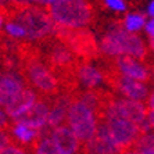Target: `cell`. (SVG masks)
<instances>
[{
  "label": "cell",
  "mask_w": 154,
  "mask_h": 154,
  "mask_svg": "<svg viewBox=\"0 0 154 154\" xmlns=\"http://www.w3.org/2000/svg\"><path fill=\"white\" fill-rule=\"evenodd\" d=\"M18 56L21 61L22 75L29 88H32L40 97L45 99H51L61 93L60 81L47 67L35 42L21 40Z\"/></svg>",
  "instance_id": "cell-1"
},
{
  "label": "cell",
  "mask_w": 154,
  "mask_h": 154,
  "mask_svg": "<svg viewBox=\"0 0 154 154\" xmlns=\"http://www.w3.org/2000/svg\"><path fill=\"white\" fill-rule=\"evenodd\" d=\"M100 49L106 57L131 56L136 60H147V47L137 33L128 32L122 21H112L100 39Z\"/></svg>",
  "instance_id": "cell-2"
},
{
  "label": "cell",
  "mask_w": 154,
  "mask_h": 154,
  "mask_svg": "<svg viewBox=\"0 0 154 154\" xmlns=\"http://www.w3.org/2000/svg\"><path fill=\"white\" fill-rule=\"evenodd\" d=\"M2 14L8 21L17 22L25 29L26 39L31 42H39L54 35L56 22L50 17L49 11L43 7L25 4V6L7 8L2 11Z\"/></svg>",
  "instance_id": "cell-3"
},
{
  "label": "cell",
  "mask_w": 154,
  "mask_h": 154,
  "mask_svg": "<svg viewBox=\"0 0 154 154\" xmlns=\"http://www.w3.org/2000/svg\"><path fill=\"white\" fill-rule=\"evenodd\" d=\"M54 36L60 39L83 63L99 61L103 57L100 43L92 31L86 28H65L56 24Z\"/></svg>",
  "instance_id": "cell-4"
},
{
  "label": "cell",
  "mask_w": 154,
  "mask_h": 154,
  "mask_svg": "<svg viewBox=\"0 0 154 154\" xmlns=\"http://www.w3.org/2000/svg\"><path fill=\"white\" fill-rule=\"evenodd\" d=\"M46 10L57 25L65 28H85L94 21V8L88 0H56Z\"/></svg>",
  "instance_id": "cell-5"
},
{
  "label": "cell",
  "mask_w": 154,
  "mask_h": 154,
  "mask_svg": "<svg viewBox=\"0 0 154 154\" xmlns=\"http://www.w3.org/2000/svg\"><path fill=\"white\" fill-rule=\"evenodd\" d=\"M69 128L74 131L81 143L89 142L96 135L99 128V119L96 114L86 106L83 101L75 99L72 103L67 118Z\"/></svg>",
  "instance_id": "cell-6"
},
{
  "label": "cell",
  "mask_w": 154,
  "mask_h": 154,
  "mask_svg": "<svg viewBox=\"0 0 154 154\" xmlns=\"http://www.w3.org/2000/svg\"><path fill=\"white\" fill-rule=\"evenodd\" d=\"M110 117L128 119L142 126L149 118V108H147V104H144L143 101L131 100V99L114 94L106 111V118H110Z\"/></svg>",
  "instance_id": "cell-7"
},
{
  "label": "cell",
  "mask_w": 154,
  "mask_h": 154,
  "mask_svg": "<svg viewBox=\"0 0 154 154\" xmlns=\"http://www.w3.org/2000/svg\"><path fill=\"white\" fill-rule=\"evenodd\" d=\"M104 122L107 124L114 140L121 146L124 151L132 150L136 142L140 139V136L143 135L140 126L128 119L110 117V118L104 119Z\"/></svg>",
  "instance_id": "cell-8"
},
{
  "label": "cell",
  "mask_w": 154,
  "mask_h": 154,
  "mask_svg": "<svg viewBox=\"0 0 154 154\" xmlns=\"http://www.w3.org/2000/svg\"><path fill=\"white\" fill-rule=\"evenodd\" d=\"M125 151L121 149L112 137L107 124L104 121L99 122L97 132L89 142L82 143L79 154H122Z\"/></svg>",
  "instance_id": "cell-9"
},
{
  "label": "cell",
  "mask_w": 154,
  "mask_h": 154,
  "mask_svg": "<svg viewBox=\"0 0 154 154\" xmlns=\"http://www.w3.org/2000/svg\"><path fill=\"white\" fill-rule=\"evenodd\" d=\"M28 88L20 71H0V106L6 107L22 89Z\"/></svg>",
  "instance_id": "cell-10"
},
{
  "label": "cell",
  "mask_w": 154,
  "mask_h": 154,
  "mask_svg": "<svg viewBox=\"0 0 154 154\" xmlns=\"http://www.w3.org/2000/svg\"><path fill=\"white\" fill-rule=\"evenodd\" d=\"M49 114H50V99H45L40 97L38 99L33 107L25 112L24 115L18 117L17 119H13L17 124H22L32 129H38L42 131L47 126V121H49Z\"/></svg>",
  "instance_id": "cell-11"
},
{
  "label": "cell",
  "mask_w": 154,
  "mask_h": 154,
  "mask_svg": "<svg viewBox=\"0 0 154 154\" xmlns=\"http://www.w3.org/2000/svg\"><path fill=\"white\" fill-rule=\"evenodd\" d=\"M114 64L118 69V72L122 75L140 81L143 83L150 82L151 72L142 61L131 57V56H119V57L114 58Z\"/></svg>",
  "instance_id": "cell-12"
},
{
  "label": "cell",
  "mask_w": 154,
  "mask_h": 154,
  "mask_svg": "<svg viewBox=\"0 0 154 154\" xmlns=\"http://www.w3.org/2000/svg\"><path fill=\"white\" fill-rule=\"evenodd\" d=\"M75 96L68 93H60L50 99V114L47 121V128L54 129L60 125H64V121L68 118V112Z\"/></svg>",
  "instance_id": "cell-13"
},
{
  "label": "cell",
  "mask_w": 154,
  "mask_h": 154,
  "mask_svg": "<svg viewBox=\"0 0 154 154\" xmlns=\"http://www.w3.org/2000/svg\"><path fill=\"white\" fill-rule=\"evenodd\" d=\"M51 140L60 154H76L81 150V140L76 137L69 125H60L51 131Z\"/></svg>",
  "instance_id": "cell-14"
},
{
  "label": "cell",
  "mask_w": 154,
  "mask_h": 154,
  "mask_svg": "<svg viewBox=\"0 0 154 154\" xmlns=\"http://www.w3.org/2000/svg\"><path fill=\"white\" fill-rule=\"evenodd\" d=\"M39 94L36 93L32 88H25L22 89L17 96L10 101V103L4 107V111L7 112V115L11 119H17L18 117L24 115L28 110L33 107V104L38 101Z\"/></svg>",
  "instance_id": "cell-15"
},
{
  "label": "cell",
  "mask_w": 154,
  "mask_h": 154,
  "mask_svg": "<svg viewBox=\"0 0 154 154\" xmlns=\"http://www.w3.org/2000/svg\"><path fill=\"white\" fill-rule=\"evenodd\" d=\"M78 81L83 90H94L101 88L104 83V76L97 65L82 61L78 68Z\"/></svg>",
  "instance_id": "cell-16"
},
{
  "label": "cell",
  "mask_w": 154,
  "mask_h": 154,
  "mask_svg": "<svg viewBox=\"0 0 154 154\" xmlns=\"http://www.w3.org/2000/svg\"><path fill=\"white\" fill-rule=\"evenodd\" d=\"M146 15L139 11H132L125 15V18L122 20V25L128 32L136 33L140 29H143L146 26Z\"/></svg>",
  "instance_id": "cell-17"
},
{
  "label": "cell",
  "mask_w": 154,
  "mask_h": 154,
  "mask_svg": "<svg viewBox=\"0 0 154 154\" xmlns=\"http://www.w3.org/2000/svg\"><path fill=\"white\" fill-rule=\"evenodd\" d=\"M51 131H53V129L47 128V126L45 129H42L43 136H42V139L39 140V143L35 147V150H33L32 154H60L57 150V147H56V144H54V142L50 137Z\"/></svg>",
  "instance_id": "cell-18"
},
{
  "label": "cell",
  "mask_w": 154,
  "mask_h": 154,
  "mask_svg": "<svg viewBox=\"0 0 154 154\" xmlns=\"http://www.w3.org/2000/svg\"><path fill=\"white\" fill-rule=\"evenodd\" d=\"M135 150L139 154H154V133H144L136 142Z\"/></svg>",
  "instance_id": "cell-19"
},
{
  "label": "cell",
  "mask_w": 154,
  "mask_h": 154,
  "mask_svg": "<svg viewBox=\"0 0 154 154\" xmlns=\"http://www.w3.org/2000/svg\"><path fill=\"white\" fill-rule=\"evenodd\" d=\"M4 32L7 33L8 36H11V38H14V39L28 40L26 39L25 29L22 28L20 24H17V22H14V21H7L6 22V25H4Z\"/></svg>",
  "instance_id": "cell-20"
},
{
  "label": "cell",
  "mask_w": 154,
  "mask_h": 154,
  "mask_svg": "<svg viewBox=\"0 0 154 154\" xmlns=\"http://www.w3.org/2000/svg\"><path fill=\"white\" fill-rule=\"evenodd\" d=\"M104 6L107 8L112 11H117V13H122V11L126 10V0H103Z\"/></svg>",
  "instance_id": "cell-21"
},
{
  "label": "cell",
  "mask_w": 154,
  "mask_h": 154,
  "mask_svg": "<svg viewBox=\"0 0 154 154\" xmlns=\"http://www.w3.org/2000/svg\"><path fill=\"white\" fill-rule=\"evenodd\" d=\"M13 126V119L7 115V112L0 110V131H11Z\"/></svg>",
  "instance_id": "cell-22"
},
{
  "label": "cell",
  "mask_w": 154,
  "mask_h": 154,
  "mask_svg": "<svg viewBox=\"0 0 154 154\" xmlns=\"http://www.w3.org/2000/svg\"><path fill=\"white\" fill-rule=\"evenodd\" d=\"M0 154H28V151L24 147L18 146L17 143H11L7 147H4L3 150L0 151Z\"/></svg>",
  "instance_id": "cell-23"
},
{
  "label": "cell",
  "mask_w": 154,
  "mask_h": 154,
  "mask_svg": "<svg viewBox=\"0 0 154 154\" xmlns=\"http://www.w3.org/2000/svg\"><path fill=\"white\" fill-rule=\"evenodd\" d=\"M11 143H15L13 135L8 131H0V151Z\"/></svg>",
  "instance_id": "cell-24"
},
{
  "label": "cell",
  "mask_w": 154,
  "mask_h": 154,
  "mask_svg": "<svg viewBox=\"0 0 154 154\" xmlns=\"http://www.w3.org/2000/svg\"><path fill=\"white\" fill-rule=\"evenodd\" d=\"M54 2H56V0H28L29 4L39 6V7H43V8H47L49 6H51Z\"/></svg>",
  "instance_id": "cell-25"
},
{
  "label": "cell",
  "mask_w": 154,
  "mask_h": 154,
  "mask_svg": "<svg viewBox=\"0 0 154 154\" xmlns=\"http://www.w3.org/2000/svg\"><path fill=\"white\" fill-rule=\"evenodd\" d=\"M144 31L149 35V38H154V18H150L149 21L146 22V26H144Z\"/></svg>",
  "instance_id": "cell-26"
},
{
  "label": "cell",
  "mask_w": 154,
  "mask_h": 154,
  "mask_svg": "<svg viewBox=\"0 0 154 154\" xmlns=\"http://www.w3.org/2000/svg\"><path fill=\"white\" fill-rule=\"evenodd\" d=\"M146 13L150 18H154V0H150V2H149L147 8H146Z\"/></svg>",
  "instance_id": "cell-27"
},
{
  "label": "cell",
  "mask_w": 154,
  "mask_h": 154,
  "mask_svg": "<svg viewBox=\"0 0 154 154\" xmlns=\"http://www.w3.org/2000/svg\"><path fill=\"white\" fill-rule=\"evenodd\" d=\"M147 108H149V111H154V90L151 92L150 97L147 99Z\"/></svg>",
  "instance_id": "cell-28"
},
{
  "label": "cell",
  "mask_w": 154,
  "mask_h": 154,
  "mask_svg": "<svg viewBox=\"0 0 154 154\" xmlns=\"http://www.w3.org/2000/svg\"><path fill=\"white\" fill-rule=\"evenodd\" d=\"M149 122H150L151 129H154V111H149Z\"/></svg>",
  "instance_id": "cell-29"
},
{
  "label": "cell",
  "mask_w": 154,
  "mask_h": 154,
  "mask_svg": "<svg viewBox=\"0 0 154 154\" xmlns=\"http://www.w3.org/2000/svg\"><path fill=\"white\" fill-rule=\"evenodd\" d=\"M149 47H150V50L154 53V38H151V39L149 40Z\"/></svg>",
  "instance_id": "cell-30"
},
{
  "label": "cell",
  "mask_w": 154,
  "mask_h": 154,
  "mask_svg": "<svg viewBox=\"0 0 154 154\" xmlns=\"http://www.w3.org/2000/svg\"><path fill=\"white\" fill-rule=\"evenodd\" d=\"M3 22H4V15L0 13V32H2V26H3Z\"/></svg>",
  "instance_id": "cell-31"
},
{
  "label": "cell",
  "mask_w": 154,
  "mask_h": 154,
  "mask_svg": "<svg viewBox=\"0 0 154 154\" xmlns=\"http://www.w3.org/2000/svg\"><path fill=\"white\" fill-rule=\"evenodd\" d=\"M122 154H139L135 149H132V150H128V151H125V153H122Z\"/></svg>",
  "instance_id": "cell-32"
}]
</instances>
